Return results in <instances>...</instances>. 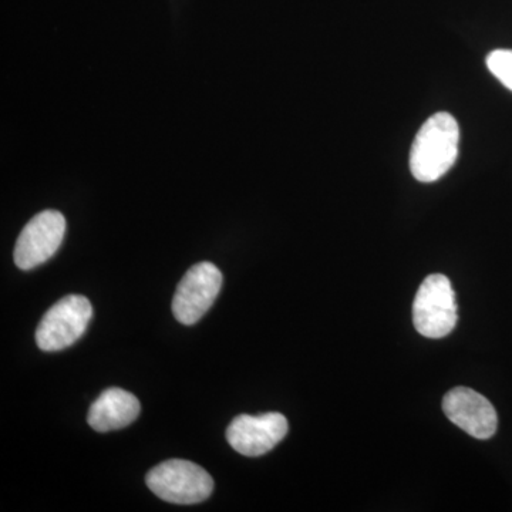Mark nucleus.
Here are the masks:
<instances>
[{"mask_svg": "<svg viewBox=\"0 0 512 512\" xmlns=\"http://www.w3.org/2000/svg\"><path fill=\"white\" fill-rule=\"evenodd\" d=\"M460 126L450 113L433 114L421 126L410 151V171L420 183H436L456 164Z\"/></svg>", "mask_w": 512, "mask_h": 512, "instance_id": "obj_1", "label": "nucleus"}, {"mask_svg": "<svg viewBox=\"0 0 512 512\" xmlns=\"http://www.w3.org/2000/svg\"><path fill=\"white\" fill-rule=\"evenodd\" d=\"M146 483L161 500L178 505L204 503L211 497L214 480L198 464L187 460H167L147 474Z\"/></svg>", "mask_w": 512, "mask_h": 512, "instance_id": "obj_2", "label": "nucleus"}, {"mask_svg": "<svg viewBox=\"0 0 512 512\" xmlns=\"http://www.w3.org/2000/svg\"><path fill=\"white\" fill-rule=\"evenodd\" d=\"M456 293L446 275L427 276L413 303L414 328L424 338H446L456 328Z\"/></svg>", "mask_w": 512, "mask_h": 512, "instance_id": "obj_3", "label": "nucleus"}, {"mask_svg": "<svg viewBox=\"0 0 512 512\" xmlns=\"http://www.w3.org/2000/svg\"><path fill=\"white\" fill-rule=\"evenodd\" d=\"M93 306L83 295H67L40 320L36 343L43 352H59L74 345L87 330Z\"/></svg>", "mask_w": 512, "mask_h": 512, "instance_id": "obj_4", "label": "nucleus"}, {"mask_svg": "<svg viewBox=\"0 0 512 512\" xmlns=\"http://www.w3.org/2000/svg\"><path fill=\"white\" fill-rule=\"evenodd\" d=\"M222 281L220 269L211 262L191 266L175 291L174 318L183 325L197 323L220 295Z\"/></svg>", "mask_w": 512, "mask_h": 512, "instance_id": "obj_5", "label": "nucleus"}, {"mask_svg": "<svg viewBox=\"0 0 512 512\" xmlns=\"http://www.w3.org/2000/svg\"><path fill=\"white\" fill-rule=\"evenodd\" d=\"M66 218L62 212L47 210L35 215L25 225L16 241L13 259L22 271L45 264L62 245Z\"/></svg>", "mask_w": 512, "mask_h": 512, "instance_id": "obj_6", "label": "nucleus"}, {"mask_svg": "<svg viewBox=\"0 0 512 512\" xmlns=\"http://www.w3.org/2000/svg\"><path fill=\"white\" fill-rule=\"evenodd\" d=\"M288 430L289 424L284 414H241L229 424L227 440L229 446L242 456L259 457L278 446L285 439Z\"/></svg>", "mask_w": 512, "mask_h": 512, "instance_id": "obj_7", "label": "nucleus"}, {"mask_svg": "<svg viewBox=\"0 0 512 512\" xmlns=\"http://www.w3.org/2000/svg\"><path fill=\"white\" fill-rule=\"evenodd\" d=\"M443 412L451 423L478 440H488L498 427V416L490 400L468 387H456L443 399Z\"/></svg>", "mask_w": 512, "mask_h": 512, "instance_id": "obj_8", "label": "nucleus"}, {"mask_svg": "<svg viewBox=\"0 0 512 512\" xmlns=\"http://www.w3.org/2000/svg\"><path fill=\"white\" fill-rule=\"evenodd\" d=\"M141 404L134 394L111 387L100 394L89 410L90 427L99 433L124 429L140 416Z\"/></svg>", "mask_w": 512, "mask_h": 512, "instance_id": "obj_9", "label": "nucleus"}, {"mask_svg": "<svg viewBox=\"0 0 512 512\" xmlns=\"http://www.w3.org/2000/svg\"><path fill=\"white\" fill-rule=\"evenodd\" d=\"M491 73L512 92V50L497 49L487 56Z\"/></svg>", "mask_w": 512, "mask_h": 512, "instance_id": "obj_10", "label": "nucleus"}]
</instances>
